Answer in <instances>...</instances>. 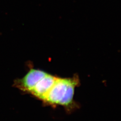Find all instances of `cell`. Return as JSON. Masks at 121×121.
Masks as SVG:
<instances>
[{"label": "cell", "instance_id": "1", "mask_svg": "<svg viewBox=\"0 0 121 121\" xmlns=\"http://www.w3.org/2000/svg\"><path fill=\"white\" fill-rule=\"evenodd\" d=\"M79 83L77 76L72 78L57 77L50 90L43 102L56 106H63L68 112L73 111L77 107L73 100L75 87Z\"/></svg>", "mask_w": 121, "mask_h": 121}]
</instances>
